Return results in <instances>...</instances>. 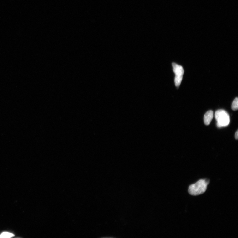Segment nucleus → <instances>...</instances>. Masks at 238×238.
<instances>
[{
  "label": "nucleus",
  "mask_w": 238,
  "mask_h": 238,
  "mask_svg": "<svg viewBox=\"0 0 238 238\" xmlns=\"http://www.w3.org/2000/svg\"><path fill=\"white\" fill-rule=\"evenodd\" d=\"M209 181L206 179H201L189 187L188 192L191 195L197 196L204 193L207 189Z\"/></svg>",
  "instance_id": "nucleus-1"
},
{
  "label": "nucleus",
  "mask_w": 238,
  "mask_h": 238,
  "mask_svg": "<svg viewBox=\"0 0 238 238\" xmlns=\"http://www.w3.org/2000/svg\"><path fill=\"white\" fill-rule=\"evenodd\" d=\"M215 118L218 127L227 126L230 123V117L228 113L223 110H219L215 113Z\"/></svg>",
  "instance_id": "nucleus-2"
},
{
  "label": "nucleus",
  "mask_w": 238,
  "mask_h": 238,
  "mask_svg": "<svg viewBox=\"0 0 238 238\" xmlns=\"http://www.w3.org/2000/svg\"><path fill=\"white\" fill-rule=\"evenodd\" d=\"M173 70L175 74V83L176 86L178 87L182 80L184 71L183 67L175 63H172Z\"/></svg>",
  "instance_id": "nucleus-3"
},
{
  "label": "nucleus",
  "mask_w": 238,
  "mask_h": 238,
  "mask_svg": "<svg viewBox=\"0 0 238 238\" xmlns=\"http://www.w3.org/2000/svg\"><path fill=\"white\" fill-rule=\"evenodd\" d=\"M213 117V112L212 110L208 111L204 117V122L205 125L208 126L211 123Z\"/></svg>",
  "instance_id": "nucleus-4"
},
{
  "label": "nucleus",
  "mask_w": 238,
  "mask_h": 238,
  "mask_svg": "<svg viewBox=\"0 0 238 238\" xmlns=\"http://www.w3.org/2000/svg\"><path fill=\"white\" fill-rule=\"evenodd\" d=\"M232 109L234 111H236L238 109V99L236 98L234 100L231 106Z\"/></svg>",
  "instance_id": "nucleus-5"
},
{
  "label": "nucleus",
  "mask_w": 238,
  "mask_h": 238,
  "mask_svg": "<svg viewBox=\"0 0 238 238\" xmlns=\"http://www.w3.org/2000/svg\"><path fill=\"white\" fill-rule=\"evenodd\" d=\"M14 236L13 234L8 233V232H5L2 233L0 235V238H11Z\"/></svg>",
  "instance_id": "nucleus-6"
},
{
  "label": "nucleus",
  "mask_w": 238,
  "mask_h": 238,
  "mask_svg": "<svg viewBox=\"0 0 238 238\" xmlns=\"http://www.w3.org/2000/svg\"><path fill=\"white\" fill-rule=\"evenodd\" d=\"M238 131H237L235 134V138L236 140H237L238 139Z\"/></svg>",
  "instance_id": "nucleus-7"
}]
</instances>
